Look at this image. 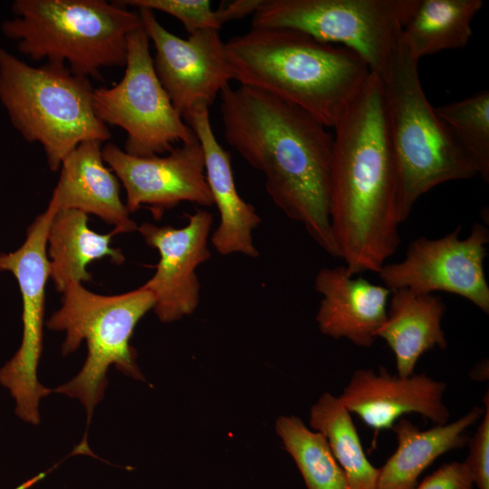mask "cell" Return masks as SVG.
<instances>
[{"mask_svg":"<svg viewBox=\"0 0 489 489\" xmlns=\"http://www.w3.org/2000/svg\"><path fill=\"white\" fill-rule=\"evenodd\" d=\"M219 96L226 143L263 174L273 203L340 259L329 216L333 135L307 111L264 91L229 85Z\"/></svg>","mask_w":489,"mask_h":489,"instance_id":"cell-1","label":"cell"},{"mask_svg":"<svg viewBox=\"0 0 489 489\" xmlns=\"http://www.w3.org/2000/svg\"><path fill=\"white\" fill-rule=\"evenodd\" d=\"M329 216L350 276L379 273L400 244L398 184L381 82L371 72L333 128Z\"/></svg>","mask_w":489,"mask_h":489,"instance_id":"cell-2","label":"cell"},{"mask_svg":"<svg viewBox=\"0 0 489 489\" xmlns=\"http://www.w3.org/2000/svg\"><path fill=\"white\" fill-rule=\"evenodd\" d=\"M225 46L239 85L295 105L328 129L334 128L371 73L352 51L288 28L252 27Z\"/></svg>","mask_w":489,"mask_h":489,"instance_id":"cell-3","label":"cell"},{"mask_svg":"<svg viewBox=\"0 0 489 489\" xmlns=\"http://www.w3.org/2000/svg\"><path fill=\"white\" fill-rule=\"evenodd\" d=\"M2 34L34 61L66 65L101 79V70L126 64L130 33L143 26L139 11L120 1L15 0Z\"/></svg>","mask_w":489,"mask_h":489,"instance_id":"cell-4","label":"cell"},{"mask_svg":"<svg viewBox=\"0 0 489 489\" xmlns=\"http://www.w3.org/2000/svg\"><path fill=\"white\" fill-rule=\"evenodd\" d=\"M418 62L398 40L378 74L398 175L400 223L408 218L417 199L432 188L477 175L428 101Z\"/></svg>","mask_w":489,"mask_h":489,"instance_id":"cell-5","label":"cell"},{"mask_svg":"<svg viewBox=\"0 0 489 489\" xmlns=\"http://www.w3.org/2000/svg\"><path fill=\"white\" fill-rule=\"evenodd\" d=\"M93 93L89 79L64 64L34 67L0 47V102L22 138L42 145L52 171L82 142L110 139Z\"/></svg>","mask_w":489,"mask_h":489,"instance_id":"cell-6","label":"cell"},{"mask_svg":"<svg viewBox=\"0 0 489 489\" xmlns=\"http://www.w3.org/2000/svg\"><path fill=\"white\" fill-rule=\"evenodd\" d=\"M62 293V306L52 314L47 327L65 332L62 355L75 351L83 340L88 353L80 372L53 391L79 399L89 426L95 406L104 398L111 365L128 377L144 379L129 341L139 320L153 309L155 299L144 285L121 294L101 295L72 282Z\"/></svg>","mask_w":489,"mask_h":489,"instance_id":"cell-7","label":"cell"},{"mask_svg":"<svg viewBox=\"0 0 489 489\" xmlns=\"http://www.w3.org/2000/svg\"><path fill=\"white\" fill-rule=\"evenodd\" d=\"M419 0H263L252 27L288 28L359 55L379 74Z\"/></svg>","mask_w":489,"mask_h":489,"instance_id":"cell-8","label":"cell"},{"mask_svg":"<svg viewBox=\"0 0 489 489\" xmlns=\"http://www.w3.org/2000/svg\"><path fill=\"white\" fill-rule=\"evenodd\" d=\"M93 104L103 123L125 130L124 151L129 155L168 153L177 142L196 139L157 77L143 26L128 37L122 79L110 88L94 89Z\"/></svg>","mask_w":489,"mask_h":489,"instance_id":"cell-9","label":"cell"},{"mask_svg":"<svg viewBox=\"0 0 489 489\" xmlns=\"http://www.w3.org/2000/svg\"><path fill=\"white\" fill-rule=\"evenodd\" d=\"M57 211L48 204L26 230L23 244L0 254V272H9L19 285L23 335L19 349L0 369V384L15 402V414L24 422L38 425L39 404L53 390L40 383L37 369L43 352L45 285L50 277L47 235Z\"/></svg>","mask_w":489,"mask_h":489,"instance_id":"cell-10","label":"cell"},{"mask_svg":"<svg viewBox=\"0 0 489 489\" xmlns=\"http://www.w3.org/2000/svg\"><path fill=\"white\" fill-rule=\"evenodd\" d=\"M461 226L436 239L412 241L402 261L385 264L379 273L389 290L408 289L417 293L446 292L459 295L489 313V286L484 263L489 231L474 223L467 237L459 238Z\"/></svg>","mask_w":489,"mask_h":489,"instance_id":"cell-11","label":"cell"},{"mask_svg":"<svg viewBox=\"0 0 489 489\" xmlns=\"http://www.w3.org/2000/svg\"><path fill=\"white\" fill-rule=\"evenodd\" d=\"M137 10L155 48V72L176 110L183 116L197 105L211 106L234 80L218 31H198L183 39L168 31L153 11Z\"/></svg>","mask_w":489,"mask_h":489,"instance_id":"cell-12","label":"cell"},{"mask_svg":"<svg viewBox=\"0 0 489 489\" xmlns=\"http://www.w3.org/2000/svg\"><path fill=\"white\" fill-rule=\"evenodd\" d=\"M102 158L126 191V206L134 213L148 206L155 220L181 202L214 205L198 139L182 143L167 156L137 157L112 142L102 147Z\"/></svg>","mask_w":489,"mask_h":489,"instance_id":"cell-13","label":"cell"},{"mask_svg":"<svg viewBox=\"0 0 489 489\" xmlns=\"http://www.w3.org/2000/svg\"><path fill=\"white\" fill-rule=\"evenodd\" d=\"M187 216V224L180 228L145 222L137 230L159 254L154 275L143 285L152 292V310L164 323L195 312L200 296L197 268L211 257L207 242L212 214L197 209Z\"/></svg>","mask_w":489,"mask_h":489,"instance_id":"cell-14","label":"cell"},{"mask_svg":"<svg viewBox=\"0 0 489 489\" xmlns=\"http://www.w3.org/2000/svg\"><path fill=\"white\" fill-rule=\"evenodd\" d=\"M446 383L425 374L408 377L359 369L339 397L345 408L375 430L392 428L405 414L417 413L436 425L447 423L449 410L443 402Z\"/></svg>","mask_w":489,"mask_h":489,"instance_id":"cell-15","label":"cell"},{"mask_svg":"<svg viewBox=\"0 0 489 489\" xmlns=\"http://www.w3.org/2000/svg\"><path fill=\"white\" fill-rule=\"evenodd\" d=\"M206 105H197L182 118L200 142L205 158V173L219 212V224L211 235V243L219 254H241L257 258L259 251L253 232L261 223L254 207L238 194L231 165V156L217 141Z\"/></svg>","mask_w":489,"mask_h":489,"instance_id":"cell-16","label":"cell"},{"mask_svg":"<svg viewBox=\"0 0 489 489\" xmlns=\"http://www.w3.org/2000/svg\"><path fill=\"white\" fill-rule=\"evenodd\" d=\"M314 287L321 295L315 317L321 332L371 347L386 321L391 290L349 275L344 265L320 269Z\"/></svg>","mask_w":489,"mask_h":489,"instance_id":"cell-17","label":"cell"},{"mask_svg":"<svg viewBox=\"0 0 489 489\" xmlns=\"http://www.w3.org/2000/svg\"><path fill=\"white\" fill-rule=\"evenodd\" d=\"M102 142L79 144L62 160L51 204L57 212L79 210L114 226L116 235L138 230L120 197V181L105 166Z\"/></svg>","mask_w":489,"mask_h":489,"instance_id":"cell-18","label":"cell"},{"mask_svg":"<svg viewBox=\"0 0 489 489\" xmlns=\"http://www.w3.org/2000/svg\"><path fill=\"white\" fill-rule=\"evenodd\" d=\"M388 300L387 318L377 338L384 339L392 350L398 376L408 377L425 352L447 347L441 325L446 304L434 293L408 289L391 290Z\"/></svg>","mask_w":489,"mask_h":489,"instance_id":"cell-19","label":"cell"},{"mask_svg":"<svg viewBox=\"0 0 489 489\" xmlns=\"http://www.w3.org/2000/svg\"><path fill=\"white\" fill-rule=\"evenodd\" d=\"M484 412L476 406L459 419L427 430H420L401 417L391 428L397 436V449L379 468L377 489H414L419 475L436 458L467 444V428Z\"/></svg>","mask_w":489,"mask_h":489,"instance_id":"cell-20","label":"cell"},{"mask_svg":"<svg viewBox=\"0 0 489 489\" xmlns=\"http://www.w3.org/2000/svg\"><path fill=\"white\" fill-rule=\"evenodd\" d=\"M99 234L88 226V215L79 210H63L55 214L47 235L50 277L57 292H62L72 282L91 281L86 267L95 260L109 257L122 264L125 256L121 250L110 246L115 235Z\"/></svg>","mask_w":489,"mask_h":489,"instance_id":"cell-21","label":"cell"},{"mask_svg":"<svg viewBox=\"0 0 489 489\" xmlns=\"http://www.w3.org/2000/svg\"><path fill=\"white\" fill-rule=\"evenodd\" d=\"M483 5L482 0H419L399 41L418 62L441 51L465 48L473 19Z\"/></svg>","mask_w":489,"mask_h":489,"instance_id":"cell-22","label":"cell"},{"mask_svg":"<svg viewBox=\"0 0 489 489\" xmlns=\"http://www.w3.org/2000/svg\"><path fill=\"white\" fill-rule=\"evenodd\" d=\"M309 422L326 438L350 489H377L379 468L367 458L350 412L339 397L323 393L312 407Z\"/></svg>","mask_w":489,"mask_h":489,"instance_id":"cell-23","label":"cell"},{"mask_svg":"<svg viewBox=\"0 0 489 489\" xmlns=\"http://www.w3.org/2000/svg\"><path fill=\"white\" fill-rule=\"evenodd\" d=\"M275 429L307 489H350L346 475L322 434L311 430L294 416L280 417Z\"/></svg>","mask_w":489,"mask_h":489,"instance_id":"cell-24","label":"cell"},{"mask_svg":"<svg viewBox=\"0 0 489 489\" xmlns=\"http://www.w3.org/2000/svg\"><path fill=\"white\" fill-rule=\"evenodd\" d=\"M456 143L489 182V91L435 108Z\"/></svg>","mask_w":489,"mask_h":489,"instance_id":"cell-25","label":"cell"},{"mask_svg":"<svg viewBox=\"0 0 489 489\" xmlns=\"http://www.w3.org/2000/svg\"><path fill=\"white\" fill-rule=\"evenodd\" d=\"M125 5L166 13L181 22L190 35L198 31H218L224 24L254 14L262 0H237L216 11L207 0H125Z\"/></svg>","mask_w":489,"mask_h":489,"instance_id":"cell-26","label":"cell"},{"mask_svg":"<svg viewBox=\"0 0 489 489\" xmlns=\"http://www.w3.org/2000/svg\"><path fill=\"white\" fill-rule=\"evenodd\" d=\"M485 410L475 433L468 438L469 454L465 461L471 472L474 484L489 489V398H484Z\"/></svg>","mask_w":489,"mask_h":489,"instance_id":"cell-27","label":"cell"},{"mask_svg":"<svg viewBox=\"0 0 489 489\" xmlns=\"http://www.w3.org/2000/svg\"><path fill=\"white\" fill-rule=\"evenodd\" d=\"M474 482L465 462L441 465L414 489H473Z\"/></svg>","mask_w":489,"mask_h":489,"instance_id":"cell-28","label":"cell"}]
</instances>
